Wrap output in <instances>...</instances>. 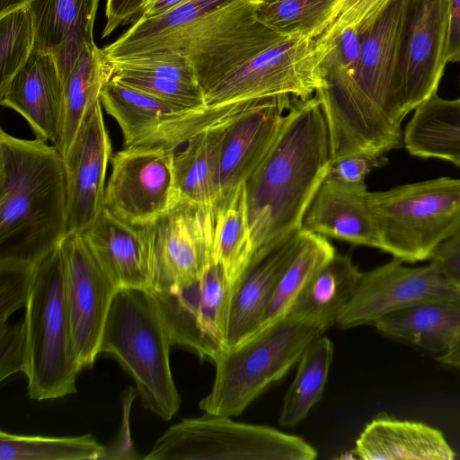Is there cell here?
I'll use <instances>...</instances> for the list:
<instances>
[{"label": "cell", "mask_w": 460, "mask_h": 460, "mask_svg": "<svg viewBox=\"0 0 460 460\" xmlns=\"http://www.w3.org/2000/svg\"><path fill=\"white\" fill-rule=\"evenodd\" d=\"M80 234L118 288L151 289V248L143 227L132 226L103 208Z\"/></svg>", "instance_id": "20"}, {"label": "cell", "mask_w": 460, "mask_h": 460, "mask_svg": "<svg viewBox=\"0 0 460 460\" xmlns=\"http://www.w3.org/2000/svg\"><path fill=\"white\" fill-rule=\"evenodd\" d=\"M111 77L182 109L198 111L208 107L199 83L145 75L111 67Z\"/></svg>", "instance_id": "38"}, {"label": "cell", "mask_w": 460, "mask_h": 460, "mask_svg": "<svg viewBox=\"0 0 460 460\" xmlns=\"http://www.w3.org/2000/svg\"><path fill=\"white\" fill-rule=\"evenodd\" d=\"M172 346L150 291L119 288L108 313L99 354L118 361L133 378L143 407L164 420H170L181 407L170 366Z\"/></svg>", "instance_id": "3"}, {"label": "cell", "mask_w": 460, "mask_h": 460, "mask_svg": "<svg viewBox=\"0 0 460 460\" xmlns=\"http://www.w3.org/2000/svg\"><path fill=\"white\" fill-rule=\"evenodd\" d=\"M33 270L31 264L0 261V324L17 310L25 308Z\"/></svg>", "instance_id": "41"}, {"label": "cell", "mask_w": 460, "mask_h": 460, "mask_svg": "<svg viewBox=\"0 0 460 460\" xmlns=\"http://www.w3.org/2000/svg\"><path fill=\"white\" fill-rule=\"evenodd\" d=\"M379 333L443 354L460 330V302L429 300L393 312L374 323Z\"/></svg>", "instance_id": "25"}, {"label": "cell", "mask_w": 460, "mask_h": 460, "mask_svg": "<svg viewBox=\"0 0 460 460\" xmlns=\"http://www.w3.org/2000/svg\"><path fill=\"white\" fill-rule=\"evenodd\" d=\"M138 394L137 388L128 387L123 393V417L119 436L114 443L106 447L103 459H136L138 458L130 438L129 412L132 402Z\"/></svg>", "instance_id": "45"}, {"label": "cell", "mask_w": 460, "mask_h": 460, "mask_svg": "<svg viewBox=\"0 0 460 460\" xmlns=\"http://www.w3.org/2000/svg\"><path fill=\"white\" fill-rule=\"evenodd\" d=\"M450 0H412L401 42L399 79L408 115L438 94L447 61Z\"/></svg>", "instance_id": "16"}, {"label": "cell", "mask_w": 460, "mask_h": 460, "mask_svg": "<svg viewBox=\"0 0 460 460\" xmlns=\"http://www.w3.org/2000/svg\"><path fill=\"white\" fill-rule=\"evenodd\" d=\"M457 288V298H458V301L460 302V287H456Z\"/></svg>", "instance_id": "51"}, {"label": "cell", "mask_w": 460, "mask_h": 460, "mask_svg": "<svg viewBox=\"0 0 460 460\" xmlns=\"http://www.w3.org/2000/svg\"><path fill=\"white\" fill-rule=\"evenodd\" d=\"M28 394L36 401L76 393V358L64 292L60 243L35 264L25 306Z\"/></svg>", "instance_id": "4"}, {"label": "cell", "mask_w": 460, "mask_h": 460, "mask_svg": "<svg viewBox=\"0 0 460 460\" xmlns=\"http://www.w3.org/2000/svg\"><path fill=\"white\" fill-rule=\"evenodd\" d=\"M435 358L440 364L460 369V330L448 349L443 354L435 357Z\"/></svg>", "instance_id": "49"}, {"label": "cell", "mask_w": 460, "mask_h": 460, "mask_svg": "<svg viewBox=\"0 0 460 460\" xmlns=\"http://www.w3.org/2000/svg\"><path fill=\"white\" fill-rule=\"evenodd\" d=\"M142 227L151 248L150 291L169 292L191 284L213 260L215 211L207 206L179 196Z\"/></svg>", "instance_id": "11"}, {"label": "cell", "mask_w": 460, "mask_h": 460, "mask_svg": "<svg viewBox=\"0 0 460 460\" xmlns=\"http://www.w3.org/2000/svg\"><path fill=\"white\" fill-rule=\"evenodd\" d=\"M190 1L191 0H147L137 19L158 17Z\"/></svg>", "instance_id": "48"}, {"label": "cell", "mask_w": 460, "mask_h": 460, "mask_svg": "<svg viewBox=\"0 0 460 460\" xmlns=\"http://www.w3.org/2000/svg\"><path fill=\"white\" fill-rule=\"evenodd\" d=\"M98 5L87 9L76 21L64 40L50 51L65 84L84 50L95 45L93 25Z\"/></svg>", "instance_id": "40"}, {"label": "cell", "mask_w": 460, "mask_h": 460, "mask_svg": "<svg viewBox=\"0 0 460 460\" xmlns=\"http://www.w3.org/2000/svg\"><path fill=\"white\" fill-rule=\"evenodd\" d=\"M402 146L413 156L460 167V98L436 94L417 107L403 130Z\"/></svg>", "instance_id": "27"}, {"label": "cell", "mask_w": 460, "mask_h": 460, "mask_svg": "<svg viewBox=\"0 0 460 460\" xmlns=\"http://www.w3.org/2000/svg\"><path fill=\"white\" fill-rule=\"evenodd\" d=\"M268 1H270V0H262L261 2H268Z\"/></svg>", "instance_id": "53"}, {"label": "cell", "mask_w": 460, "mask_h": 460, "mask_svg": "<svg viewBox=\"0 0 460 460\" xmlns=\"http://www.w3.org/2000/svg\"><path fill=\"white\" fill-rule=\"evenodd\" d=\"M258 101L189 111L111 76L101 93L102 107L122 131L123 147L150 145L172 150L203 129L244 111Z\"/></svg>", "instance_id": "10"}, {"label": "cell", "mask_w": 460, "mask_h": 460, "mask_svg": "<svg viewBox=\"0 0 460 460\" xmlns=\"http://www.w3.org/2000/svg\"><path fill=\"white\" fill-rule=\"evenodd\" d=\"M447 63H460V0H450Z\"/></svg>", "instance_id": "47"}, {"label": "cell", "mask_w": 460, "mask_h": 460, "mask_svg": "<svg viewBox=\"0 0 460 460\" xmlns=\"http://www.w3.org/2000/svg\"><path fill=\"white\" fill-rule=\"evenodd\" d=\"M106 447L92 434L77 437H43L0 432V460H97Z\"/></svg>", "instance_id": "33"}, {"label": "cell", "mask_w": 460, "mask_h": 460, "mask_svg": "<svg viewBox=\"0 0 460 460\" xmlns=\"http://www.w3.org/2000/svg\"><path fill=\"white\" fill-rule=\"evenodd\" d=\"M362 275L349 255L336 252L302 291L288 315L325 332L336 324Z\"/></svg>", "instance_id": "26"}, {"label": "cell", "mask_w": 460, "mask_h": 460, "mask_svg": "<svg viewBox=\"0 0 460 460\" xmlns=\"http://www.w3.org/2000/svg\"><path fill=\"white\" fill-rule=\"evenodd\" d=\"M65 161L46 140L0 130V261L34 265L68 234Z\"/></svg>", "instance_id": "2"}, {"label": "cell", "mask_w": 460, "mask_h": 460, "mask_svg": "<svg viewBox=\"0 0 460 460\" xmlns=\"http://www.w3.org/2000/svg\"><path fill=\"white\" fill-rule=\"evenodd\" d=\"M429 300L458 301L457 288L432 264L408 267L394 258L363 275L336 324L342 330L373 324L382 317Z\"/></svg>", "instance_id": "15"}, {"label": "cell", "mask_w": 460, "mask_h": 460, "mask_svg": "<svg viewBox=\"0 0 460 460\" xmlns=\"http://www.w3.org/2000/svg\"><path fill=\"white\" fill-rule=\"evenodd\" d=\"M252 258V245L243 182L222 199L215 213L213 260L221 265L224 271L228 308L238 288L250 272Z\"/></svg>", "instance_id": "28"}, {"label": "cell", "mask_w": 460, "mask_h": 460, "mask_svg": "<svg viewBox=\"0 0 460 460\" xmlns=\"http://www.w3.org/2000/svg\"><path fill=\"white\" fill-rule=\"evenodd\" d=\"M331 165L330 132L319 98L293 97L278 139L244 182L250 271L302 230Z\"/></svg>", "instance_id": "1"}, {"label": "cell", "mask_w": 460, "mask_h": 460, "mask_svg": "<svg viewBox=\"0 0 460 460\" xmlns=\"http://www.w3.org/2000/svg\"><path fill=\"white\" fill-rule=\"evenodd\" d=\"M379 250L403 262L429 260L460 231V179L439 177L368 193Z\"/></svg>", "instance_id": "6"}, {"label": "cell", "mask_w": 460, "mask_h": 460, "mask_svg": "<svg viewBox=\"0 0 460 460\" xmlns=\"http://www.w3.org/2000/svg\"><path fill=\"white\" fill-rule=\"evenodd\" d=\"M234 117L199 132L173 157V179L178 195L207 206L215 213L222 198L221 157L226 128Z\"/></svg>", "instance_id": "24"}, {"label": "cell", "mask_w": 460, "mask_h": 460, "mask_svg": "<svg viewBox=\"0 0 460 460\" xmlns=\"http://www.w3.org/2000/svg\"><path fill=\"white\" fill-rule=\"evenodd\" d=\"M111 76V66L102 49L96 45L87 48L65 83L62 129L56 146L63 156L87 117L101 102L102 89Z\"/></svg>", "instance_id": "30"}, {"label": "cell", "mask_w": 460, "mask_h": 460, "mask_svg": "<svg viewBox=\"0 0 460 460\" xmlns=\"http://www.w3.org/2000/svg\"><path fill=\"white\" fill-rule=\"evenodd\" d=\"M174 154L170 148L150 145L118 151L111 158L103 208L137 227L165 212L179 198L173 179Z\"/></svg>", "instance_id": "13"}, {"label": "cell", "mask_w": 460, "mask_h": 460, "mask_svg": "<svg viewBox=\"0 0 460 460\" xmlns=\"http://www.w3.org/2000/svg\"><path fill=\"white\" fill-rule=\"evenodd\" d=\"M147 0H107L106 24L102 37L110 36L118 27L135 22Z\"/></svg>", "instance_id": "46"}, {"label": "cell", "mask_w": 460, "mask_h": 460, "mask_svg": "<svg viewBox=\"0 0 460 460\" xmlns=\"http://www.w3.org/2000/svg\"><path fill=\"white\" fill-rule=\"evenodd\" d=\"M64 102L65 84L52 54L36 49L0 92L1 104L22 115L37 137L55 146L61 135Z\"/></svg>", "instance_id": "19"}, {"label": "cell", "mask_w": 460, "mask_h": 460, "mask_svg": "<svg viewBox=\"0 0 460 460\" xmlns=\"http://www.w3.org/2000/svg\"><path fill=\"white\" fill-rule=\"evenodd\" d=\"M258 4L253 0L223 3L190 24L170 49L189 59L203 93L263 49L286 39L257 21Z\"/></svg>", "instance_id": "9"}, {"label": "cell", "mask_w": 460, "mask_h": 460, "mask_svg": "<svg viewBox=\"0 0 460 460\" xmlns=\"http://www.w3.org/2000/svg\"><path fill=\"white\" fill-rule=\"evenodd\" d=\"M100 0H33L28 9L34 29L36 50L50 52L66 38L78 18Z\"/></svg>", "instance_id": "35"}, {"label": "cell", "mask_w": 460, "mask_h": 460, "mask_svg": "<svg viewBox=\"0 0 460 460\" xmlns=\"http://www.w3.org/2000/svg\"><path fill=\"white\" fill-rule=\"evenodd\" d=\"M262 1V0H261Z\"/></svg>", "instance_id": "54"}, {"label": "cell", "mask_w": 460, "mask_h": 460, "mask_svg": "<svg viewBox=\"0 0 460 460\" xmlns=\"http://www.w3.org/2000/svg\"><path fill=\"white\" fill-rule=\"evenodd\" d=\"M429 262L456 287H460V231L441 243Z\"/></svg>", "instance_id": "44"}, {"label": "cell", "mask_w": 460, "mask_h": 460, "mask_svg": "<svg viewBox=\"0 0 460 460\" xmlns=\"http://www.w3.org/2000/svg\"><path fill=\"white\" fill-rule=\"evenodd\" d=\"M335 46L317 44L305 36L288 37L206 90V104L217 107L280 94L308 99L324 85L325 62Z\"/></svg>", "instance_id": "8"}, {"label": "cell", "mask_w": 460, "mask_h": 460, "mask_svg": "<svg viewBox=\"0 0 460 460\" xmlns=\"http://www.w3.org/2000/svg\"><path fill=\"white\" fill-rule=\"evenodd\" d=\"M335 253L326 237L300 231L298 248L279 278L259 332L288 315L302 291Z\"/></svg>", "instance_id": "31"}, {"label": "cell", "mask_w": 460, "mask_h": 460, "mask_svg": "<svg viewBox=\"0 0 460 460\" xmlns=\"http://www.w3.org/2000/svg\"><path fill=\"white\" fill-rule=\"evenodd\" d=\"M102 106V102L98 103L90 113L63 156L67 181L68 234L82 232L103 208L111 142Z\"/></svg>", "instance_id": "17"}, {"label": "cell", "mask_w": 460, "mask_h": 460, "mask_svg": "<svg viewBox=\"0 0 460 460\" xmlns=\"http://www.w3.org/2000/svg\"><path fill=\"white\" fill-rule=\"evenodd\" d=\"M303 438L274 428L205 412L171 426L144 457L148 460H313Z\"/></svg>", "instance_id": "7"}, {"label": "cell", "mask_w": 460, "mask_h": 460, "mask_svg": "<svg viewBox=\"0 0 460 460\" xmlns=\"http://www.w3.org/2000/svg\"><path fill=\"white\" fill-rule=\"evenodd\" d=\"M392 0H338L323 24L316 43L333 47L347 31L359 35L377 20Z\"/></svg>", "instance_id": "37"}, {"label": "cell", "mask_w": 460, "mask_h": 460, "mask_svg": "<svg viewBox=\"0 0 460 460\" xmlns=\"http://www.w3.org/2000/svg\"><path fill=\"white\" fill-rule=\"evenodd\" d=\"M324 332L290 315L260 331L213 362L210 392L199 405L204 412L235 417L297 364L307 346Z\"/></svg>", "instance_id": "5"}, {"label": "cell", "mask_w": 460, "mask_h": 460, "mask_svg": "<svg viewBox=\"0 0 460 460\" xmlns=\"http://www.w3.org/2000/svg\"><path fill=\"white\" fill-rule=\"evenodd\" d=\"M368 193L367 185H345L326 177L305 214L302 230L379 250Z\"/></svg>", "instance_id": "21"}, {"label": "cell", "mask_w": 460, "mask_h": 460, "mask_svg": "<svg viewBox=\"0 0 460 460\" xmlns=\"http://www.w3.org/2000/svg\"><path fill=\"white\" fill-rule=\"evenodd\" d=\"M64 292L76 358L82 367L93 365L104 324L119 289L106 274L80 233L60 243Z\"/></svg>", "instance_id": "14"}, {"label": "cell", "mask_w": 460, "mask_h": 460, "mask_svg": "<svg viewBox=\"0 0 460 460\" xmlns=\"http://www.w3.org/2000/svg\"><path fill=\"white\" fill-rule=\"evenodd\" d=\"M35 29L28 7L0 16V92L29 59Z\"/></svg>", "instance_id": "36"}, {"label": "cell", "mask_w": 460, "mask_h": 460, "mask_svg": "<svg viewBox=\"0 0 460 460\" xmlns=\"http://www.w3.org/2000/svg\"><path fill=\"white\" fill-rule=\"evenodd\" d=\"M150 293L172 346L189 349L200 359L212 362L226 349L229 308L219 263L212 260L201 278L191 284Z\"/></svg>", "instance_id": "12"}, {"label": "cell", "mask_w": 460, "mask_h": 460, "mask_svg": "<svg viewBox=\"0 0 460 460\" xmlns=\"http://www.w3.org/2000/svg\"><path fill=\"white\" fill-rule=\"evenodd\" d=\"M228 0H191L158 17L137 19L111 44L104 47L107 60L172 49L181 33L206 13Z\"/></svg>", "instance_id": "29"}, {"label": "cell", "mask_w": 460, "mask_h": 460, "mask_svg": "<svg viewBox=\"0 0 460 460\" xmlns=\"http://www.w3.org/2000/svg\"><path fill=\"white\" fill-rule=\"evenodd\" d=\"M292 102L288 94L262 98L227 124L221 157V201L245 182L269 154Z\"/></svg>", "instance_id": "18"}, {"label": "cell", "mask_w": 460, "mask_h": 460, "mask_svg": "<svg viewBox=\"0 0 460 460\" xmlns=\"http://www.w3.org/2000/svg\"><path fill=\"white\" fill-rule=\"evenodd\" d=\"M353 454L364 460L456 457L439 429L419 421L397 420L384 412L365 426L355 442Z\"/></svg>", "instance_id": "22"}, {"label": "cell", "mask_w": 460, "mask_h": 460, "mask_svg": "<svg viewBox=\"0 0 460 460\" xmlns=\"http://www.w3.org/2000/svg\"><path fill=\"white\" fill-rule=\"evenodd\" d=\"M33 0H0V16L12 11L26 8Z\"/></svg>", "instance_id": "50"}, {"label": "cell", "mask_w": 460, "mask_h": 460, "mask_svg": "<svg viewBox=\"0 0 460 460\" xmlns=\"http://www.w3.org/2000/svg\"><path fill=\"white\" fill-rule=\"evenodd\" d=\"M338 0H270L257 4L255 17L268 29L288 37L315 39Z\"/></svg>", "instance_id": "34"}, {"label": "cell", "mask_w": 460, "mask_h": 460, "mask_svg": "<svg viewBox=\"0 0 460 460\" xmlns=\"http://www.w3.org/2000/svg\"><path fill=\"white\" fill-rule=\"evenodd\" d=\"M26 367V337L23 320L0 324V381Z\"/></svg>", "instance_id": "42"}, {"label": "cell", "mask_w": 460, "mask_h": 460, "mask_svg": "<svg viewBox=\"0 0 460 460\" xmlns=\"http://www.w3.org/2000/svg\"><path fill=\"white\" fill-rule=\"evenodd\" d=\"M299 240L300 232L245 277L229 308L225 350L238 346L259 332L276 286L294 257Z\"/></svg>", "instance_id": "23"}, {"label": "cell", "mask_w": 460, "mask_h": 460, "mask_svg": "<svg viewBox=\"0 0 460 460\" xmlns=\"http://www.w3.org/2000/svg\"><path fill=\"white\" fill-rule=\"evenodd\" d=\"M254 1H256V2H258V3H261V0H254Z\"/></svg>", "instance_id": "52"}, {"label": "cell", "mask_w": 460, "mask_h": 460, "mask_svg": "<svg viewBox=\"0 0 460 460\" xmlns=\"http://www.w3.org/2000/svg\"><path fill=\"white\" fill-rule=\"evenodd\" d=\"M385 155L358 153L332 163L327 177L341 184L366 186L367 175L388 164Z\"/></svg>", "instance_id": "43"}, {"label": "cell", "mask_w": 460, "mask_h": 460, "mask_svg": "<svg viewBox=\"0 0 460 460\" xmlns=\"http://www.w3.org/2000/svg\"><path fill=\"white\" fill-rule=\"evenodd\" d=\"M107 61L112 69L188 83H198L190 62L177 50L155 51Z\"/></svg>", "instance_id": "39"}, {"label": "cell", "mask_w": 460, "mask_h": 460, "mask_svg": "<svg viewBox=\"0 0 460 460\" xmlns=\"http://www.w3.org/2000/svg\"><path fill=\"white\" fill-rule=\"evenodd\" d=\"M333 355V343L322 335L305 349L283 400L278 420L280 426L291 428L297 425L323 398Z\"/></svg>", "instance_id": "32"}]
</instances>
